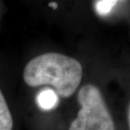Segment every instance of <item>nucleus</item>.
<instances>
[{"label": "nucleus", "mask_w": 130, "mask_h": 130, "mask_svg": "<svg viewBox=\"0 0 130 130\" xmlns=\"http://www.w3.org/2000/svg\"><path fill=\"white\" fill-rule=\"evenodd\" d=\"M82 75V66L76 59L57 53L36 57L26 64L23 73L27 85H51L63 98L70 97L75 92Z\"/></svg>", "instance_id": "obj_1"}, {"label": "nucleus", "mask_w": 130, "mask_h": 130, "mask_svg": "<svg viewBox=\"0 0 130 130\" xmlns=\"http://www.w3.org/2000/svg\"><path fill=\"white\" fill-rule=\"evenodd\" d=\"M80 108L69 130H115L114 122L99 89L85 85L78 93Z\"/></svg>", "instance_id": "obj_2"}, {"label": "nucleus", "mask_w": 130, "mask_h": 130, "mask_svg": "<svg viewBox=\"0 0 130 130\" xmlns=\"http://www.w3.org/2000/svg\"><path fill=\"white\" fill-rule=\"evenodd\" d=\"M36 102L41 110L51 111L56 108L58 104V95L54 90L50 88L44 89L39 92L36 97Z\"/></svg>", "instance_id": "obj_3"}, {"label": "nucleus", "mask_w": 130, "mask_h": 130, "mask_svg": "<svg viewBox=\"0 0 130 130\" xmlns=\"http://www.w3.org/2000/svg\"><path fill=\"white\" fill-rule=\"evenodd\" d=\"M14 121L12 114L5 101L4 95L0 90V130H12Z\"/></svg>", "instance_id": "obj_4"}, {"label": "nucleus", "mask_w": 130, "mask_h": 130, "mask_svg": "<svg viewBox=\"0 0 130 130\" xmlns=\"http://www.w3.org/2000/svg\"><path fill=\"white\" fill-rule=\"evenodd\" d=\"M119 0H98L95 4V9L101 16H106L110 14Z\"/></svg>", "instance_id": "obj_5"}, {"label": "nucleus", "mask_w": 130, "mask_h": 130, "mask_svg": "<svg viewBox=\"0 0 130 130\" xmlns=\"http://www.w3.org/2000/svg\"><path fill=\"white\" fill-rule=\"evenodd\" d=\"M49 6L53 8V9H57V8H58V4H57L56 3H50V4H49Z\"/></svg>", "instance_id": "obj_6"}, {"label": "nucleus", "mask_w": 130, "mask_h": 130, "mask_svg": "<svg viewBox=\"0 0 130 130\" xmlns=\"http://www.w3.org/2000/svg\"><path fill=\"white\" fill-rule=\"evenodd\" d=\"M128 126H129V128H130V106H129L128 112Z\"/></svg>", "instance_id": "obj_7"}]
</instances>
